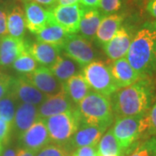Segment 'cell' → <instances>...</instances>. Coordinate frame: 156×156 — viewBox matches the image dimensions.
<instances>
[{"label":"cell","instance_id":"1","mask_svg":"<svg viewBox=\"0 0 156 156\" xmlns=\"http://www.w3.org/2000/svg\"><path fill=\"white\" fill-rule=\"evenodd\" d=\"M154 98L150 79L140 78L132 85L120 89L110 96L114 115L116 118L139 115L147 112Z\"/></svg>","mask_w":156,"mask_h":156},{"label":"cell","instance_id":"2","mask_svg":"<svg viewBox=\"0 0 156 156\" xmlns=\"http://www.w3.org/2000/svg\"><path fill=\"white\" fill-rule=\"evenodd\" d=\"M126 58L140 77L156 73V22L146 23L134 36Z\"/></svg>","mask_w":156,"mask_h":156},{"label":"cell","instance_id":"3","mask_svg":"<svg viewBox=\"0 0 156 156\" xmlns=\"http://www.w3.org/2000/svg\"><path fill=\"white\" fill-rule=\"evenodd\" d=\"M81 124L108 128L114 122L110 97L90 91L76 108Z\"/></svg>","mask_w":156,"mask_h":156},{"label":"cell","instance_id":"4","mask_svg":"<svg viewBox=\"0 0 156 156\" xmlns=\"http://www.w3.org/2000/svg\"><path fill=\"white\" fill-rule=\"evenodd\" d=\"M147 113L115 119L112 131L124 152L130 150L147 130Z\"/></svg>","mask_w":156,"mask_h":156},{"label":"cell","instance_id":"5","mask_svg":"<svg viewBox=\"0 0 156 156\" xmlns=\"http://www.w3.org/2000/svg\"><path fill=\"white\" fill-rule=\"evenodd\" d=\"M50 140L55 144L67 146L76 133L81 121L76 108L45 119Z\"/></svg>","mask_w":156,"mask_h":156},{"label":"cell","instance_id":"6","mask_svg":"<svg viewBox=\"0 0 156 156\" xmlns=\"http://www.w3.org/2000/svg\"><path fill=\"white\" fill-rule=\"evenodd\" d=\"M83 75L89 88L96 93L110 97L118 90L112 76L109 65L101 61H93L83 69Z\"/></svg>","mask_w":156,"mask_h":156},{"label":"cell","instance_id":"7","mask_svg":"<svg viewBox=\"0 0 156 156\" xmlns=\"http://www.w3.org/2000/svg\"><path fill=\"white\" fill-rule=\"evenodd\" d=\"M65 56L77 62L82 67L88 65L94 61L95 50L91 42L80 35L70 34L64 44L62 46Z\"/></svg>","mask_w":156,"mask_h":156},{"label":"cell","instance_id":"8","mask_svg":"<svg viewBox=\"0 0 156 156\" xmlns=\"http://www.w3.org/2000/svg\"><path fill=\"white\" fill-rule=\"evenodd\" d=\"M50 11L52 20L64 29L68 33H78L83 12V8L80 4L66 6L56 5L50 8Z\"/></svg>","mask_w":156,"mask_h":156},{"label":"cell","instance_id":"9","mask_svg":"<svg viewBox=\"0 0 156 156\" xmlns=\"http://www.w3.org/2000/svg\"><path fill=\"white\" fill-rule=\"evenodd\" d=\"M19 140L23 148L38 152L50 143L49 131L44 119H37L30 128L19 135Z\"/></svg>","mask_w":156,"mask_h":156},{"label":"cell","instance_id":"10","mask_svg":"<svg viewBox=\"0 0 156 156\" xmlns=\"http://www.w3.org/2000/svg\"><path fill=\"white\" fill-rule=\"evenodd\" d=\"M27 81L47 96L61 92L62 83L59 82L49 68L40 66L34 72L23 75Z\"/></svg>","mask_w":156,"mask_h":156},{"label":"cell","instance_id":"11","mask_svg":"<svg viewBox=\"0 0 156 156\" xmlns=\"http://www.w3.org/2000/svg\"><path fill=\"white\" fill-rule=\"evenodd\" d=\"M11 93L18 101L34 106L41 105L47 99V97H49L34 87L23 76L13 78Z\"/></svg>","mask_w":156,"mask_h":156},{"label":"cell","instance_id":"12","mask_svg":"<svg viewBox=\"0 0 156 156\" xmlns=\"http://www.w3.org/2000/svg\"><path fill=\"white\" fill-rule=\"evenodd\" d=\"M24 3L26 28L33 34H37L52 20L50 9H45L31 0Z\"/></svg>","mask_w":156,"mask_h":156},{"label":"cell","instance_id":"13","mask_svg":"<svg viewBox=\"0 0 156 156\" xmlns=\"http://www.w3.org/2000/svg\"><path fill=\"white\" fill-rule=\"evenodd\" d=\"M74 102L69 99L66 93L62 90L56 95L47 97L38 108V118L47 119L64 112L74 110Z\"/></svg>","mask_w":156,"mask_h":156},{"label":"cell","instance_id":"14","mask_svg":"<svg viewBox=\"0 0 156 156\" xmlns=\"http://www.w3.org/2000/svg\"><path fill=\"white\" fill-rule=\"evenodd\" d=\"M132 35L126 27H121L112 39L102 45L106 55L112 61L126 57L132 42Z\"/></svg>","mask_w":156,"mask_h":156},{"label":"cell","instance_id":"15","mask_svg":"<svg viewBox=\"0 0 156 156\" xmlns=\"http://www.w3.org/2000/svg\"><path fill=\"white\" fill-rule=\"evenodd\" d=\"M105 131H107V128L102 127L81 124L68 147L72 151L85 146H97Z\"/></svg>","mask_w":156,"mask_h":156},{"label":"cell","instance_id":"16","mask_svg":"<svg viewBox=\"0 0 156 156\" xmlns=\"http://www.w3.org/2000/svg\"><path fill=\"white\" fill-rule=\"evenodd\" d=\"M109 69L119 89L128 87L141 78L130 65L126 57L112 62L111 64H109Z\"/></svg>","mask_w":156,"mask_h":156},{"label":"cell","instance_id":"17","mask_svg":"<svg viewBox=\"0 0 156 156\" xmlns=\"http://www.w3.org/2000/svg\"><path fill=\"white\" fill-rule=\"evenodd\" d=\"M23 38H15L7 35L0 39V65L9 66L28 48Z\"/></svg>","mask_w":156,"mask_h":156},{"label":"cell","instance_id":"18","mask_svg":"<svg viewBox=\"0 0 156 156\" xmlns=\"http://www.w3.org/2000/svg\"><path fill=\"white\" fill-rule=\"evenodd\" d=\"M28 50L37 63L41 66L50 69L61 56L62 48L56 45L37 41L29 44Z\"/></svg>","mask_w":156,"mask_h":156},{"label":"cell","instance_id":"19","mask_svg":"<svg viewBox=\"0 0 156 156\" xmlns=\"http://www.w3.org/2000/svg\"><path fill=\"white\" fill-rule=\"evenodd\" d=\"M104 15L98 9H84L79 25V33L84 38L91 40L95 38L99 25Z\"/></svg>","mask_w":156,"mask_h":156},{"label":"cell","instance_id":"20","mask_svg":"<svg viewBox=\"0 0 156 156\" xmlns=\"http://www.w3.org/2000/svg\"><path fill=\"white\" fill-rule=\"evenodd\" d=\"M37 119L39 118L38 109L37 106L27 103H21L18 105L16 110L13 127L20 135L30 128Z\"/></svg>","mask_w":156,"mask_h":156},{"label":"cell","instance_id":"21","mask_svg":"<svg viewBox=\"0 0 156 156\" xmlns=\"http://www.w3.org/2000/svg\"><path fill=\"white\" fill-rule=\"evenodd\" d=\"M90 88L83 74H77L62 83V90L75 104L83 101L90 92Z\"/></svg>","mask_w":156,"mask_h":156},{"label":"cell","instance_id":"22","mask_svg":"<svg viewBox=\"0 0 156 156\" xmlns=\"http://www.w3.org/2000/svg\"><path fill=\"white\" fill-rule=\"evenodd\" d=\"M124 17L122 14H110L104 16L101 22L95 37L102 45L108 43L122 27Z\"/></svg>","mask_w":156,"mask_h":156},{"label":"cell","instance_id":"23","mask_svg":"<svg viewBox=\"0 0 156 156\" xmlns=\"http://www.w3.org/2000/svg\"><path fill=\"white\" fill-rule=\"evenodd\" d=\"M69 35L64 29L51 20L41 31L36 34V37L38 42L56 45L62 48Z\"/></svg>","mask_w":156,"mask_h":156},{"label":"cell","instance_id":"24","mask_svg":"<svg viewBox=\"0 0 156 156\" xmlns=\"http://www.w3.org/2000/svg\"><path fill=\"white\" fill-rule=\"evenodd\" d=\"M7 30L8 34L15 38H23L26 30L25 15L22 7L14 5L7 14Z\"/></svg>","mask_w":156,"mask_h":156},{"label":"cell","instance_id":"25","mask_svg":"<svg viewBox=\"0 0 156 156\" xmlns=\"http://www.w3.org/2000/svg\"><path fill=\"white\" fill-rule=\"evenodd\" d=\"M56 78L64 83L69 78L80 74L81 66L66 56H60L56 63L50 69Z\"/></svg>","mask_w":156,"mask_h":156},{"label":"cell","instance_id":"26","mask_svg":"<svg viewBox=\"0 0 156 156\" xmlns=\"http://www.w3.org/2000/svg\"><path fill=\"white\" fill-rule=\"evenodd\" d=\"M125 152L120 146L111 129H108L101 138L97 145L96 156H124Z\"/></svg>","mask_w":156,"mask_h":156},{"label":"cell","instance_id":"27","mask_svg":"<svg viewBox=\"0 0 156 156\" xmlns=\"http://www.w3.org/2000/svg\"><path fill=\"white\" fill-rule=\"evenodd\" d=\"M14 69L17 72L27 75L34 72L37 68L38 63L34 59V57L29 52L28 48L23 52L20 56L12 63Z\"/></svg>","mask_w":156,"mask_h":156},{"label":"cell","instance_id":"28","mask_svg":"<svg viewBox=\"0 0 156 156\" xmlns=\"http://www.w3.org/2000/svg\"><path fill=\"white\" fill-rule=\"evenodd\" d=\"M17 101L15 96L11 93L0 99V118L4 119L6 122L13 123L14 117L16 114V102Z\"/></svg>","mask_w":156,"mask_h":156},{"label":"cell","instance_id":"29","mask_svg":"<svg viewBox=\"0 0 156 156\" xmlns=\"http://www.w3.org/2000/svg\"><path fill=\"white\" fill-rule=\"evenodd\" d=\"M128 156H156L154 137L134 147Z\"/></svg>","mask_w":156,"mask_h":156},{"label":"cell","instance_id":"30","mask_svg":"<svg viewBox=\"0 0 156 156\" xmlns=\"http://www.w3.org/2000/svg\"><path fill=\"white\" fill-rule=\"evenodd\" d=\"M71 152L67 146L49 144L41 150L36 156H72Z\"/></svg>","mask_w":156,"mask_h":156},{"label":"cell","instance_id":"31","mask_svg":"<svg viewBox=\"0 0 156 156\" xmlns=\"http://www.w3.org/2000/svg\"><path fill=\"white\" fill-rule=\"evenodd\" d=\"M122 6V0H100L99 9L101 12L106 16L110 14H115V12L121 10Z\"/></svg>","mask_w":156,"mask_h":156},{"label":"cell","instance_id":"32","mask_svg":"<svg viewBox=\"0 0 156 156\" xmlns=\"http://www.w3.org/2000/svg\"><path fill=\"white\" fill-rule=\"evenodd\" d=\"M147 133L150 135L156 136V102L151 107L147 113Z\"/></svg>","mask_w":156,"mask_h":156},{"label":"cell","instance_id":"33","mask_svg":"<svg viewBox=\"0 0 156 156\" xmlns=\"http://www.w3.org/2000/svg\"><path fill=\"white\" fill-rule=\"evenodd\" d=\"M13 128V123L6 122L0 118V141L2 144H6L11 136V130Z\"/></svg>","mask_w":156,"mask_h":156},{"label":"cell","instance_id":"34","mask_svg":"<svg viewBox=\"0 0 156 156\" xmlns=\"http://www.w3.org/2000/svg\"><path fill=\"white\" fill-rule=\"evenodd\" d=\"M7 14L5 4L0 3V39L5 37L8 34L7 30Z\"/></svg>","mask_w":156,"mask_h":156},{"label":"cell","instance_id":"35","mask_svg":"<svg viewBox=\"0 0 156 156\" xmlns=\"http://www.w3.org/2000/svg\"><path fill=\"white\" fill-rule=\"evenodd\" d=\"M13 78L5 74L0 79V99L5 97L11 91Z\"/></svg>","mask_w":156,"mask_h":156},{"label":"cell","instance_id":"36","mask_svg":"<svg viewBox=\"0 0 156 156\" xmlns=\"http://www.w3.org/2000/svg\"><path fill=\"white\" fill-rule=\"evenodd\" d=\"M97 146H85L77 148L73 156H96Z\"/></svg>","mask_w":156,"mask_h":156},{"label":"cell","instance_id":"37","mask_svg":"<svg viewBox=\"0 0 156 156\" xmlns=\"http://www.w3.org/2000/svg\"><path fill=\"white\" fill-rule=\"evenodd\" d=\"M100 0H81L80 5L84 9H98Z\"/></svg>","mask_w":156,"mask_h":156},{"label":"cell","instance_id":"38","mask_svg":"<svg viewBox=\"0 0 156 156\" xmlns=\"http://www.w3.org/2000/svg\"><path fill=\"white\" fill-rule=\"evenodd\" d=\"M146 9L151 16L156 19V0H147Z\"/></svg>","mask_w":156,"mask_h":156},{"label":"cell","instance_id":"39","mask_svg":"<svg viewBox=\"0 0 156 156\" xmlns=\"http://www.w3.org/2000/svg\"><path fill=\"white\" fill-rule=\"evenodd\" d=\"M35 3L38 4L40 5L44 6V7H47V8H52L54 6L56 5V3H57V0H31Z\"/></svg>","mask_w":156,"mask_h":156},{"label":"cell","instance_id":"40","mask_svg":"<svg viewBox=\"0 0 156 156\" xmlns=\"http://www.w3.org/2000/svg\"><path fill=\"white\" fill-rule=\"evenodd\" d=\"M17 156H36V152L25 148H21L17 151Z\"/></svg>","mask_w":156,"mask_h":156},{"label":"cell","instance_id":"41","mask_svg":"<svg viewBox=\"0 0 156 156\" xmlns=\"http://www.w3.org/2000/svg\"><path fill=\"white\" fill-rule=\"evenodd\" d=\"M2 156H17V151L13 148H7Z\"/></svg>","mask_w":156,"mask_h":156},{"label":"cell","instance_id":"42","mask_svg":"<svg viewBox=\"0 0 156 156\" xmlns=\"http://www.w3.org/2000/svg\"><path fill=\"white\" fill-rule=\"evenodd\" d=\"M4 75H5V74H4V73H3L2 71H1V70H0V79L3 77V76H4Z\"/></svg>","mask_w":156,"mask_h":156},{"label":"cell","instance_id":"43","mask_svg":"<svg viewBox=\"0 0 156 156\" xmlns=\"http://www.w3.org/2000/svg\"><path fill=\"white\" fill-rule=\"evenodd\" d=\"M1 152H2V143L0 141V154H1Z\"/></svg>","mask_w":156,"mask_h":156},{"label":"cell","instance_id":"44","mask_svg":"<svg viewBox=\"0 0 156 156\" xmlns=\"http://www.w3.org/2000/svg\"><path fill=\"white\" fill-rule=\"evenodd\" d=\"M6 1H7V0H0V3H4V4H5Z\"/></svg>","mask_w":156,"mask_h":156},{"label":"cell","instance_id":"45","mask_svg":"<svg viewBox=\"0 0 156 156\" xmlns=\"http://www.w3.org/2000/svg\"><path fill=\"white\" fill-rule=\"evenodd\" d=\"M154 142H155V147H156V136H154Z\"/></svg>","mask_w":156,"mask_h":156},{"label":"cell","instance_id":"46","mask_svg":"<svg viewBox=\"0 0 156 156\" xmlns=\"http://www.w3.org/2000/svg\"><path fill=\"white\" fill-rule=\"evenodd\" d=\"M76 2H77L78 4H80V1H81V0H76Z\"/></svg>","mask_w":156,"mask_h":156},{"label":"cell","instance_id":"47","mask_svg":"<svg viewBox=\"0 0 156 156\" xmlns=\"http://www.w3.org/2000/svg\"><path fill=\"white\" fill-rule=\"evenodd\" d=\"M23 2H25V1H29V0H23Z\"/></svg>","mask_w":156,"mask_h":156},{"label":"cell","instance_id":"48","mask_svg":"<svg viewBox=\"0 0 156 156\" xmlns=\"http://www.w3.org/2000/svg\"><path fill=\"white\" fill-rule=\"evenodd\" d=\"M72 156H73V155H72Z\"/></svg>","mask_w":156,"mask_h":156}]
</instances>
